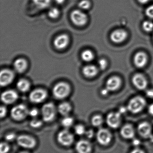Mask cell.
Returning a JSON list of instances; mask_svg holds the SVG:
<instances>
[{
  "label": "cell",
  "instance_id": "6da1fadb",
  "mask_svg": "<svg viewBox=\"0 0 153 153\" xmlns=\"http://www.w3.org/2000/svg\"><path fill=\"white\" fill-rule=\"evenodd\" d=\"M71 91V87L68 83L60 82L56 84L53 89V94L58 100H63L68 96Z\"/></svg>",
  "mask_w": 153,
  "mask_h": 153
},
{
  "label": "cell",
  "instance_id": "7a4b0ae2",
  "mask_svg": "<svg viewBox=\"0 0 153 153\" xmlns=\"http://www.w3.org/2000/svg\"><path fill=\"white\" fill-rule=\"evenodd\" d=\"M57 110L54 103H46L41 108V113L42 119L46 122H50L54 120L56 115Z\"/></svg>",
  "mask_w": 153,
  "mask_h": 153
},
{
  "label": "cell",
  "instance_id": "3957f363",
  "mask_svg": "<svg viewBox=\"0 0 153 153\" xmlns=\"http://www.w3.org/2000/svg\"><path fill=\"white\" fill-rule=\"evenodd\" d=\"M146 104V100L144 98L137 96L130 100L128 105V110L131 113L137 114L143 110Z\"/></svg>",
  "mask_w": 153,
  "mask_h": 153
},
{
  "label": "cell",
  "instance_id": "277c9868",
  "mask_svg": "<svg viewBox=\"0 0 153 153\" xmlns=\"http://www.w3.org/2000/svg\"><path fill=\"white\" fill-rule=\"evenodd\" d=\"M29 111L26 105L19 104L12 108L10 111L11 117L16 121H21L28 115Z\"/></svg>",
  "mask_w": 153,
  "mask_h": 153
},
{
  "label": "cell",
  "instance_id": "5b68a950",
  "mask_svg": "<svg viewBox=\"0 0 153 153\" xmlns=\"http://www.w3.org/2000/svg\"><path fill=\"white\" fill-rule=\"evenodd\" d=\"M70 17L73 23L79 27L84 26L88 22V18L87 14L84 11L79 9L73 11L71 13Z\"/></svg>",
  "mask_w": 153,
  "mask_h": 153
},
{
  "label": "cell",
  "instance_id": "8992f818",
  "mask_svg": "<svg viewBox=\"0 0 153 153\" xmlns=\"http://www.w3.org/2000/svg\"><path fill=\"white\" fill-rule=\"evenodd\" d=\"M57 141L59 144L64 146H69L74 142V136L67 129H64L58 133Z\"/></svg>",
  "mask_w": 153,
  "mask_h": 153
},
{
  "label": "cell",
  "instance_id": "52a82bcc",
  "mask_svg": "<svg viewBox=\"0 0 153 153\" xmlns=\"http://www.w3.org/2000/svg\"><path fill=\"white\" fill-rule=\"evenodd\" d=\"M17 143L21 147L25 149H33L37 145L35 138L28 135H21L16 139Z\"/></svg>",
  "mask_w": 153,
  "mask_h": 153
},
{
  "label": "cell",
  "instance_id": "ba28073f",
  "mask_svg": "<svg viewBox=\"0 0 153 153\" xmlns=\"http://www.w3.org/2000/svg\"><path fill=\"white\" fill-rule=\"evenodd\" d=\"M96 137L97 141L100 144L106 146L111 143L112 135L108 129L101 128L97 132Z\"/></svg>",
  "mask_w": 153,
  "mask_h": 153
},
{
  "label": "cell",
  "instance_id": "9c48e42d",
  "mask_svg": "<svg viewBox=\"0 0 153 153\" xmlns=\"http://www.w3.org/2000/svg\"><path fill=\"white\" fill-rule=\"evenodd\" d=\"M48 94L46 90L37 89L33 90L30 94V101L33 103H40L45 100L47 97Z\"/></svg>",
  "mask_w": 153,
  "mask_h": 153
},
{
  "label": "cell",
  "instance_id": "30bf717a",
  "mask_svg": "<svg viewBox=\"0 0 153 153\" xmlns=\"http://www.w3.org/2000/svg\"><path fill=\"white\" fill-rule=\"evenodd\" d=\"M121 114L119 112H111L107 116L106 122L107 125L111 128L116 129L121 125Z\"/></svg>",
  "mask_w": 153,
  "mask_h": 153
},
{
  "label": "cell",
  "instance_id": "8fae6325",
  "mask_svg": "<svg viewBox=\"0 0 153 153\" xmlns=\"http://www.w3.org/2000/svg\"><path fill=\"white\" fill-rule=\"evenodd\" d=\"M14 74L12 71L8 69L2 70L0 74V84L2 87L9 85L13 81Z\"/></svg>",
  "mask_w": 153,
  "mask_h": 153
},
{
  "label": "cell",
  "instance_id": "7c38bea8",
  "mask_svg": "<svg viewBox=\"0 0 153 153\" xmlns=\"http://www.w3.org/2000/svg\"><path fill=\"white\" fill-rule=\"evenodd\" d=\"M19 98V95L15 91L12 90L4 91L1 95V100L3 103L10 104L14 103Z\"/></svg>",
  "mask_w": 153,
  "mask_h": 153
},
{
  "label": "cell",
  "instance_id": "4fadbf2b",
  "mask_svg": "<svg viewBox=\"0 0 153 153\" xmlns=\"http://www.w3.org/2000/svg\"><path fill=\"white\" fill-rule=\"evenodd\" d=\"M75 148L77 153H91L93 147L90 141L81 140L76 143Z\"/></svg>",
  "mask_w": 153,
  "mask_h": 153
},
{
  "label": "cell",
  "instance_id": "5bb4252c",
  "mask_svg": "<svg viewBox=\"0 0 153 153\" xmlns=\"http://www.w3.org/2000/svg\"><path fill=\"white\" fill-rule=\"evenodd\" d=\"M137 132L142 137L145 138H150L152 136V126L148 122H142L137 127Z\"/></svg>",
  "mask_w": 153,
  "mask_h": 153
},
{
  "label": "cell",
  "instance_id": "9a60e30c",
  "mask_svg": "<svg viewBox=\"0 0 153 153\" xmlns=\"http://www.w3.org/2000/svg\"><path fill=\"white\" fill-rule=\"evenodd\" d=\"M69 42L68 36L66 34H62L55 38L54 41V45L57 49L62 50L67 46Z\"/></svg>",
  "mask_w": 153,
  "mask_h": 153
},
{
  "label": "cell",
  "instance_id": "2e32d148",
  "mask_svg": "<svg viewBox=\"0 0 153 153\" xmlns=\"http://www.w3.org/2000/svg\"><path fill=\"white\" fill-rule=\"evenodd\" d=\"M132 81L134 85L140 90H145L148 85V82L145 76L140 74L134 75Z\"/></svg>",
  "mask_w": 153,
  "mask_h": 153
},
{
  "label": "cell",
  "instance_id": "e0dca14e",
  "mask_svg": "<svg viewBox=\"0 0 153 153\" xmlns=\"http://www.w3.org/2000/svg\"><path fill=\"white\" fill-rule=\"evenodd\" d=\"M128 36L126 31L124 30L117 29L112 32L110 35V39L112 42L119 44L124 42Z\"/></svg>",
  "mask_w": 153,
  "mask_h": 153
},
{
  "label": "cell",
  "instance_id": "ac0fdd59",
  "mask_svg": "<svg viewBox=\"0 0 153 153\" xmlns=\"http://www.w3.org/2000/svg\"><path fill=\"white\" fill-rule=\"evenodd\" d=\"M122 84V81L117 76H113L108 79L106 82V88L109 91H114L119 89Z\"/></svg>",
  "mask_w": 153,
  "mask_h": 153
},
{
  "label": "cell",
  "instance_id": "d6986e66",
  "mask_svg": "<svg viewBox=\"0 0 153 153\" xmlns=\"http://www.w3.org/2000/svg\"><path fill=\"white\" fill-rule=\"evenodd\" d=\"M121 136L126 139H133L135 135V131L133 126L126 124L122 127L120 131Z\"/></svg>",
  "mask_w": 153,
  "mask_h": 153
},
{
  "label": "cell",
  "instance_id": "ffe728a7",
  "mask_svg": "<svg viewBox=\"0 0 153 153\" xmlns=\"http://www.w3.org/2000/svg\"><path fill=\"white\" fill-rule=\"evenodd\" d=\"M147 55L143 52H138L134 57V63L137 67L141 68L144 67L147 63Z\"/></svg>",
  "mask_w": 153,
  "mask_h": 153
},
{
  "label": "cell",
  "instance_id": "44dd1931",
  "mask_svg": "<svg viewBox=\"0 0 153 153\" xmlns=\"http://www.w3.org/2000/svg\"><path fill=\"white\" fill-rule=\"evenodd\" d=\"M13 67L17 73H22L26 71L28 67V62L23 58H19L14 61Z\"/></svg>",
  "mask_w": 153,
  "mask_h": 153
},
{
  "label": "cell",
  "instance_id": "7402d4cb",
  "mask_svg": "<svg viewBox=\"0 0 153 153\" xmlns=\"http://www.w3.org/2000/svg\"><path fill=\"white\" fill-rule=\"evenodd\" d=\"M98 69L93 65H86L83 69V74L86 77H93L98 73Z\"/></svg>",
  "mask_w": 153,
  "mask_h": 153
},
{
  "label": "cell",
  "instance_id": "603a6c76",
  "mask_svg": "<svg viewBox=\"0 0 153 153\" xmlns=\"http://www.w3.org/2000/svg\"><path fill=\"white\" fill-rule=\"evenodd\" d=\"M72 110V107L68 102H63L60 103L57 108L58 112L62 116H67Z\"/></svg>",
  "mask_w": 153,
  "mask_h": 153
},
{
  "label": "cell",
  "instance_id": "cb8c5ba5",
  "mask_svg": "<svg viewBox=\"0 0 153 153\" xmlns=\"http://www.w3.org/2000/svg\"><path fill=\"white\" fill-rule=\"evenodd\" d=\"M17 88L22 92H27L30 88V83L27 80L21 79L17 82L16 84Z\"/></svg>",
  "mask_w": 153,
  "mask_h": 153
},
{
  "label": "cell",
  "instance_id": "d4e9b609",
  "mask_svg": "<svg viewBox=\"0 0 153 153\" xmlns=\"http://www.w3.org/2000/svg\"><path fill=\"white\" fill-rule=\"evenodd\" d=\"M32 2L36 8L40 10H44L50 7L52 0H32Z\"/></svg>",
  "mask_w": 153,
  "mask_h": 153
},
{
  "label": "cell",
  "instance_id": "484cf974",
  "mask_svg": "<svg viewBox=\"0 0 153 153\" xmlns=\"http://www.w3.org/2000/svg\"><path fill=\"white\" fill-rule=\"evenodd\" d=\"M81 57L84 61L88 62H91L94 59V54L91 50H84L82 53Z\"/></svg>",
  "mask_w": 153,
  "mask_h": 153
},
{
  "label": "cell",
  "instance_id": "4316f807",
  "mask_svg": "<svg viewBox=\"0 0 153 153\" xmlns=\"http://www.w3.org/2000/svg\"><path fill=\"white\" fill-rule=\"evenodd\" d=\"M104 120L102 116L99 115H95L93 117L91 120V123L93 126L98 127L103 124Z\"/></svg>",
  "mask_w": 153,
  "mask_h": 153
},
{
  "label": "cell",
  "instance_id": "83f0119b",
  "mask_svg": "<svg viewBox=\"0 0 153 153\" xmlns=\"http://www.w3.org/2000/svg\"><path fill=\"white\" fill-rule=\"evenodd\" d=\"M61 124L64 127L69 128L73 125L74 119L71 117L66 116L62 120Z\"/></svg>",
  "mask_w": 153,
  "mask_h": 153
},
{
  "label": "cell",
  "instance_id": "f1b7e54d",
  "mask_svg": "<svg viewBox=\"0 0 153 153\" xmlns=\"http://www.w3.org/2000/svg\"><path fill=\"white\" fill-rule=\"evenodd\" d=\"M78 6L80 10L86 11L90 8L91 3L89 0H81L78 3Z\"/></svg>",
  "mask_w": 153,
  "mask_h": 153
},
{
  "label": "cell",
  "instance_id": "f546056e",
  "mask_svg": "<svg viewBox=\"0 0 153 153\" xmlns=\"http://www.w3.org/2000/svg\"><path fill=\"white\" fill-rule=\"evenodd\" d=\"M60 12L59 9L56 7L50 8L48 11V16L52 19H56L60 15Z\"/></svg>",
  "mask_w": 153,
  "mask_h": 153
},
{
  "label": "cell",
  "instance_id": "4dcf8cb0",
  "mask_svg": "<svg viewBox=\"0 0 153 153\" xmlns=\"http://www.w3.org/2000/svg\"><path fill=\"white\" fill-rule=\"evenodd\" d=\"M74 131L77 135L82 136L85 135L86 130L84 126L82 125H78L75 127Z\"/></svg>",
  "mask_w": 153,
  "mask_h": 153
},
{
  "label": "cell",
  "instance_id": "1f68e13d",
  "mask_svg": "<svg viewBox=\"0 0 153 153\" xmlns=\"http://www.w3.org/2000/svg\"><path fill=\"white\" fill-rule=\"evenodd\" d=\"M143 27L145 31L151 32L153 30V22L151 21H145L143 22Z\"/></svg>",
  "mask_w": 153,
  "mask_h": 153
},
{
  "label": "cell",
  "instance_id": "d6a6232c",
  "mask_svg": "<svg viewBox=\"0 0 153 153\" xmlns=\"http://www.w3.org/2000/svg\"><path fill=\"white\" fill-rule=\"evenodd\" d=\"M43 122L40 120L34 118L31 120L30 125L33 128H39L42 126Z\"/></svg>",
  "mask_w": 153,
  "mask_h": 153
},
{
  "label": "cell",
  "instance_id": "836d02e7",
  "mask_svg": "<svg viewBox=\"0 0 153 153\" xmlns=\"http://www.w3.org/2000/svg\"><path fill=\"white\" fill-rule=\"evenodd\" d=\"M17 137L16 134L14 133H10L6 134L4 137L5 141L7 142H12L17 139Z\"/></svg>",
  "mask_w": 153,
  "mask_h": 153
},
{
  "label": "cell",
  "instance_id": "e575fe53",
  "mask_svg": "<svg viewBox=\"0 0 153 153\" xmlns=\"http://www.w3.org/2000/svg\"><path fill=\"white\" fill-rule=\"evenodd\" d=\"M10 150V146L6 142H2L1 143L0 152L1 153H8Z\"/></svg>",
  "mask_w": 153,
  "mask_h": 153
},
{
  "label": "cell",
  "instance_id": "d590c367",
  "mask_svg": "<svg viewBox=\"0 0 153 153\" xmlns=\"http://www.w3.org/2000/svg\"><path fill=\"white\" fill-rule=\"evenodd\" d=\"M99 67L100 70H105L107 66V62L105 59H100L98 62Z\"/></svg>",
  "mask_w": 153,
  "mask_h": 153
},
{
  "label": "cell",
  "instance_id": "8d00e7d4",
  "mask_svg": "<svg viewBox=\"0 0 153 153\" xmlns=\"http://www.w3.org/2000/svg\"><path fill=\"white\" fill-rule=\"evenodd\" d=\"M146 14L147 17L153 19V5H150L146 8Z\"/></svg>",
  "mask_w": 153,
  "mask_h": 153
},
{
  "label": "cell",
  "instance_id": "74e56055",
  "mask_svg": "<svg viewBox=\"0 0 153 153\" xmlns=\"http://www.w3.org/2000/svg\"><path fill=\"white\" fill-rule=\"evenodd\" d=\"M39 111L37 109L34 108L31 109V110L29 111V116H30L33 118L37 117Z\"/></svg>",
  "mask_w": 153,
  "mask_h": 153
},
{
  "label": "cell",
  "instance_id": "f35d334b",
  "mask_svg": "<svg viewBox=\"0 0 153 153\" xmlns=\"http://www.w3.org/2000/svg\"><path fill=\"white\" fill-rule=\"evenodd\" d=\"M85 135L88 139H92L94 136V132L93 129H89L85 132Z\"/></svg>",
  "mask_w": 153,
  "mask_h": 153
},
{
  "label": "cell",
  "instance_id": "ab89813d",
  "mask_svg": "<svg viewBox=\"0 0 153 153\" xmlns=\"http://www.w3.org/2000/svg\"><path fill=\"white\" fill-rule=\"evenodd\" d=\"M7 113V109L4 106H1V113H0V116L1 118H3L6 116Z\"/></svg>",
  "mask_w": 153,
  "mask_h": 153
},
{
  "label": "cell",
  "instance_id": "60d3db41",
  "mask_svg": "<svg viewBox=\"0 0 153 153\" xmlns=\"http://www.w3.org/2000/svg\"><path fill=\"white\" fill-rule=\"evenodd\" d=\"M146 94L148 98L153 99V89L147 90L146 92Z\"/></svg>",
  "mask_w": 153,
  "mask_h": 153
},
{
  "label": "cell",
  "instance_id": "b9f144b4",
  "mask_svg": "<svg viewBox=\"0 0 153 153\" xmlns=\"http://www.w3.org/2000/svg\"><path fill=\"white\" fill-rule=\"evenodd\" d=\"M130 153H146L145 152L143 151V150H142V149H140V148H137V147H136V148L134 149V150H132L131 151V152Z\"/></svg>",
  "mask_w": 153,
  "mask_h": 153
},
{
  "label": "cell",
  "instance_id": "7bdbcfd3",
  "mask_svg": "<svg viewBox=\"0 0 153 153\" xmlns=\"http://www.w3.org/2000/svg\"><path fill=\"white\" fill-rule=\"evenodd\" d=\"M127 109H128V108H126L125 107H121V108H120V109H119V112L121 114H124V113H125V112H126Z\"/></svg>",
  "mask_w": 153,
  "mask_h": 153
},
{
  "label": "cell",
  "instance_id": "ee69618b",
  "mask_svg": "<svg viewBox=\"0 0 153 153\" xmlns=\"http://www.w3.org/2000/svg\"><path fill=\"white\" fill-rule=\"evenodd\" d=\"M109 92V91L106 88L102 90L101 94L102 95H104V96H106V95H107V94H108Z\"/></svg>",
  "mask_w": 153,
  "mask_h": 153
},
{
  "label": "cell",
  "instance_id": "f6af8a7d",
  "mask_svg": "<svg viewBox=\"0 0 153 153\" xmlns=\"http://www.w3.org/2000/svg\"><path fill=\"white\" fill-rule=\"evenodd\" d=\"M148 112L150 115L153 116V103L151 104L148 108Z\"/></svg>",
  "mask_w": 153,
  "mask_h": 153
},
{
  "label": "cell",
  "instance_id": "bcb514c9",
  "mask_svg": "<svg viewBox=\"0 0 153 153\" xmlns=\"http://www.w3.org/2000/svg\"><path fill=\"white\" fill-rule=\"evenodd\" d=\"M133 144L134 146L137 147L138 146H139V145H140V141H139V140H138V139H134V140H133Z\"/></svg>",
  "mask_w": 153,
  "mask_h": 153
},
{
  "label": "cell",
  "instance_id": "7dc6e473",
  "mask_svg": "<svg viewBox=\"0 0 153 153\" xmlns=\"http://www.w3.org/2000/svg\"><path fill=\"white\" fill-rule=\"evenodd\" d=\"M54 1L57 4H61L64 3L65 0H54Z\"/></svg>",
  "mask_w": 153,
  "mask_h": 153
},
{
  "label": "cell",
  "instance_id": "c3c4849f",
  "mask_svg": "<svg viewBox=\"0 0 153 153\" xmlns=\"http://www.w3.org/2000/svg\"><path fill=\"white\" fill-rule=\"evenodd\" d=\"M140 3L142 4H145L147 3L148 2L150 1V0H137Z\"/></svg>",
  "mask_w": 153,
  "mask_h": 153
},
{
  "label": "cell",
  "instance_id": "681fc988",
  "mask_svg": "<svg viewBox=\"0 0 153 153\" xmlns=\"http://www.w3.org/2000/svg\"><path fill=\"white\" fill-rule=\"evenodd\" d=\"M19 153H30L29 152H27V151H22V152H20Z\"/></svg>",
  "mask_w": 153,
  "mask_h": 153
}]
</instances>
